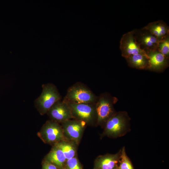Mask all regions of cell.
Returning a JSON list of instances; mask_svg holds the SVG:
<instances>
[{"label":"cell","mask_w":169,"mask_h":169,"mask_svg":"<svg viewBox=\"0 0 169 169\" xmlns=\"http://www.w3.org/2000/svg\"><path fill=\"white\" fill-rule=\"evenodd\" d=\"M129 120L126 112H116L105 124L102 136L112 138L123 136L130 130Z\"/></svg>","instance_id":"obj_1"},{"label":"cell","mask_w":169,"mask_h":169,"mask_svg":"<svg viewBox=\"0 0 169 169\" xmlns=\"http://www.w3.org/2000/svg\"><path fill=\"white\" fill-rule=\"evenodd\" d=\"M42 88L41 94L36 99L34 104L40 114L44 115L55 102L61 100V96L57 87L53 84H44Z\"/></svg>","instance_id":"obj_2"},{"label":"cell","mask_w":169,"mask_h":169,"mask_svg":"<svg viewBox=\"0 0 169 169\" xmlns=\"http://www.w3.org/2000/svg\"><path fill=\"white\" fill-rule=\"evenodd\" d=\"M66 102L70 107L74 119L83 121L89 126H97L96 103H75Z\"/></svg>","instance_id":"obj_3"},{"label":"cell","mask_w":169,"mask_h":169,"mask_svg":"<svg viewBox=\"0 0 169 169\" xmlns=\"http://www.w3.org/2000/svg\"><path fill=\"white\" fill-rule=\"evenodd\" d=\"M98 97L85 84L77 82L68 88L63 100L75 103H95Z\"/></svg>","instance_id":"obj_4"},{"label":"cell","mask_w":169,"mask_h":169,"mask_svg":"<svg viewBox=\"0 0 169 169\" xmlns=\"http://www.w3.org/2000/svg\"><path fill=\"white\" fill-rule=\"evenodd\" d=\"M117 99L107 93H102L98 97L96 103L97 126L104 127L107 121L116 112L114 105Z\"/></svg>","instance_id":"obj_5"},{"label":"cell","mask_w":169,"mask_h":169,"mask_svg":"<svg viewBox=\"0 0 169 169\" xmlns=\"http://www.w3.org/2000/svg\"><path fill=\"white\" fill-rule=\"evenodd\" d=\"M37 135L44 143L53 145L61 141L67 140L61 125L51 120L44 124Z\"/></svg>","instance_id":"obj_6"},{"label":"cell","mask_w":169,"mask_h":169,"mask_svg":"<svg viewBox=\"0 0 169 169\" xmlns=\"http://www.w3.org/2000/svg\"><path fill=\"white\" fill-rule=\"evenodd\" d=\"M61 125L66 138L78 145L86 124L83 121L72 119L62 123Z\"/></svg>","instance_id":"obj_7"},{"label":"cell","mask_w":169,"mask_h":169,"mask_svg":"<svg viewBox=\"0 0 169 169\" xmlns=\"http://www.w3.org/2000/svg\"><path fill=\"white\" fill-rule=\"evenodd\" d=\"M47 114L50 120L59 124L74 119L68 104L64 100L55 102Z\"/></svg>","instance_id":"obj_8"},{"label":"cell","mask_w":169,"mask_h":169,"mask_svg":"<svg viewBox=\"0 0 169 169\" xmlns=\"http://www.w3.org/2000/svg\"><path fill=\"white\" fill-rule=\"evenodd\" d=\"M120 43L122 56L125 59L139 53H146L141 49L136 42L134 30L124 34Z\"/></svg>","instance_id":"obj_9"},{"label":"cell","mask_w":169,"mask_h":169,"mask_svg":"<svg viewBox=\"0 0 169 169\" xmlns=\"http://www.w3.org/2000/svg\"><path fill=\"white\" fill-rule=\"evenodd\" d=\"M136 42L141 49L146 53L157 49L159 40L144 28L134 30Z\"/></svg>","instance_id":"obj_10"},{"label":"cell","mask_w":169,"mask_h":169,"mask_svg":"<svg viewBox=\"0 0 169 169\" xmlns=\"http://www.w3.org/2000/svg\"><path fill=\"white\" fill-rule=\"evenodd\" d=\"M120 154L121 150L115 154L99 156L95 161L94 169H118Z\"/></svg>","instance_id":"obj_11"},{"label":"cell","mask_w":169,"mask_h":169,"mask_svg":"<svg viewBox=\"0 0 169 169\" xmlns=\"http://www.w3.org/2000/svg\"><path fill=\"white\" fill-rule=\"evenodd\" d=\"M149 58L148 69L161 72L168 66V59L157 50L146 53Z\"/></svg>","instance_id":"obj_12"},{"label":"cell","mask_w":169,"mask_h":169,"mask_svg":"<svg viewBox=\"0 0 169 169\" xmlns=\"http://www.w3.org/2000/svg\"><path fill=\"white\" fill-rule=\"evenodd\" d=\"M144 28L159 41L169 36V27L162 20L150 23Z\"/></svg>","instance_id":"obj_13"},{"label":"cell","mask_w":169,"mask_h":169,"mask_svg":"<svg viewBox=\"0 0 169 169\" xmlns=\"http://www.w3.org/2000/svg\"><path fill=\"white\" fill-rule=\"evenodd\" d=\"M61 169L65 166L67 160L62 151L55 145L53 146L44 159Z\"/></svg>","instance_id":"obj_14"},{"label":"cell","mask_w":169,"mask_h":169,"mask_svg":"<svg viewBox=\"0 0 169 169\" xmlns=\"http://www.w3.org/2000/svg\"><path fill=\"white\" fill-rule=\"evenodd\" d=\"M125 59L130 67L139 69H148L149 58L146 53L132 55Z\"/></svg>","instance_id":"obj_15"},{"label":"cell","mask_w":169,"mask_h":169,"mask_svg":"<svg viewBox=\"0 0 169 169\" xmlns=\"http://www.w3.org/2000/svg\"><path fill=\"white\" fill-rule=\"evenodd\" d=\"M54 145L59 147L62 151L67 160L76 156L78 145L75 142L65 140L57 142Z\"/></svg>","instance_id":"obj_16"},{"label":"cell","mask_w":169,"mask_h":169,"mask_svg":"<svg viewBox=\"0 0 169 169\" xmlns=\"http://www.w3.org/2000/svg\"><path fill=\"white\" fill-rule=\"evenodd\" d=\"M118 169H134L131 163L126 155L125 147L121 150Z\"/></svg>","instance_id":"obj_17"},{"label":"cell","mask_w":169,"mask_h":169,"mask_svg":"<svg viewBox=\"0 0 169 169\" xmlns=\"http://www.w3.org/2000/svg\"><path fill=\"white\" fill-rule=\"evenodd\" d=\"M169 36L159 41L156 49L167 58L169 55Z\"/></svg>","instance_id":"obj_18"},{"label":"cell","mask_w":169,"mask_h":169,"mask_svg":"<svg viewBox=\"0 0 169 169\" xmlns=\"http://www.w3.org/2000/svg\"><path fill=\"white\" fill-rule=\"evenodd\" d=\"M65 166L68 169H83L76 156L67 160Z\"/></svg>","instance_id":"obj_19"},{"label":"cell","mask_w":169,"mask_h":169,"mask_svg":"<svg viewBox=\"0 0 169 169\" xmlns=\"http://www.w3.org/2000/svg\"><path fill=\"white\" fill-rule=\"evenodd\" d=\"M42 169H60L56 166L44 159L42 162Z\"/></svg>","instance_id":"obj_20"},{"label":"cell","mask_w":169,"mask_h":169,"mask_svg":"<svg viewBox=\"0 0 169 169\" xmlns=\"http://www.w3.org/2000/svg\"><path fill=\"white\" fill-rule=\"evenodd\" d=\"M61 169H68L65 166L63 168H62Z\"/></svg>","instance_id":"obj_21"}]
</instances>
